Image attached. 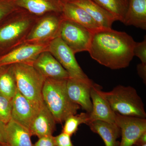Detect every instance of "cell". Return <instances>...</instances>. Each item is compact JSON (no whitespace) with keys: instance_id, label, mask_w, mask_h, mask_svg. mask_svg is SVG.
Listing matches in <instances>:
<instances>
[{"instance_id":"1","label":"cell","mask_w":146,"mask_h":146,"mask_svg":"<svg viewBox=\"0 0 146 146\" xmlns=\"http://www.w3.org/2000/svg\"><path fill=\"white\" fill-rule=\"evenodd\" d=\"M135 42L125 32L102 29L93 33L88 52L101 65L119 70L129 65L134 56Z\"/></svg>"},{"instance_id":"2","label":"cell","mask_w":146,"mask_h":146,"mask_svg":"<svg viewBox=\"0 0 146 146\" xmlns=\"http://www.w3.org/2000/svg\"><path fill=\"white\" fill-rule=\"evenodd\" d=\"M38 17L19 8L0 22V56L25 43Z\"/></svg>"},{"instance_id":"3","label":"cell","mask_w":146,"mask_h":146,"mask_svg":"<svg viewBox=\"0 0 146 146\" xmlns=\"http://www.w3.org/2000/svg\"><path fill=\"white\" fill-rule=\"evenodd\" d=\"M67 80L46 79L42 89L43 101L56 122L60 123L64 122L69 116L77 114L80 108L68 96Z\"/></svg>"},{"instance_id":"4","label":"cell","mask_w":146,"mask_h":146,"mask_svg":"<svg viewBox=\"0 0 146 146\" xmlns=\"http://www.w3.org/2000/svg\"><path fill=\"white\" fill-rule=\"evenodd\" d=\"M101 93L116 113L146 119L143 102L136 89L132 86L119 85L109 92L102 90Z\"/></svg>"},{"instance_id":"5","label":"cell","mask_w":146,"mask_h":146,"mask_svg":"<svg viewBox=\"0 0 146 146\" xmlns=\"http://www.w3.org/2000/svg\"><path fill=\"white\" fill-rule=\"evenodd\" d=\"M12 65L17 90L38 110L43 101L42 89L46 79L32 65Z\"/></svg>"},{"instance_id":"6","label":"cell","mask_w":146,"mask_h":146,"mask_svg":"<svg viewBox=\"0 0 146 146\" xmlns=\"http://www.w3.org/2000/svg\"><path fill=\"white\" fill-rule=\"evenodd\" d=\"M63 20L62 13L50 12L38 17L25 42L35 44L48 45L59 37Z\"/></svg>"},{"instance_id":"7","label":"cell","mask_w":146,"mask_h":146,"mask_svg":"<svg viewBox=\"0 0 146 146\" xmlns=\"http://www.w3.org/2000/svg\"><path fill=\"white\" fill-rule=\"evenodd\" d=\"M93 33L78 24L63 18L59 37L76 54L88 52Z\"/></svg>"},{"instance_id":"8","label":"cell","mask_w":146,"mask_h":146,"mask_svg":"<svg viewBox=\"0 0 146 146\" xmlns=\"http://www.w3.org/2000/svg\"><path fill=\"white\" fill-rule=\"evenodd\" d=\"M48 51L67 71L70 78L83 80L89 78L78 63L75 54L60 37L49 44Z\"/></svg>"},{"instance_id":"9","label":"cell","mask_w":146,"mask_h":146,"mask_svg":"<svg viewBox=\"0 0 146 146\" xmlns=\"http://www.w3.org/2000/svg\"><path fill=\"white\" fill-rule=\"evenodd\" d=\"M115 123L119 127L121 140L118 146H134L146 131L145 118L123 116L116 113Z\"/></svg>"},{"instance_id":"10","label":"cell","mask_w":146,"mask_h":146,"mask_svg":"<svg viewBox=\"0 0 146 146\" xmlns=\"http://www.w3.org/2000/svg\"><path fill=\"white\" fill-rule=\"evenodd\" d=\"M48 45L25 42L5 54L0 56V66L16 63L32 65L41 53L48 51Z\"/></svg>"},{"instance_id":"11","label":"cell","mask_w":146,"mask_h":146,"mask_svg":"<svg viewBox=\"0 0 146 146\" xmlns=\"http://www.w3.org/2000/svg\"><path fill=\"white\" fill-rule=\"evenodd\" d=\"M94 84L89 78L83 80L69 78L67 80V90L69 98L73 102L78 105L89 114L92 110L91 90Z\"/></svg>"},{"instance_id":"12","label":"cell","mask_w":146,"mask_h":146,"mask_svg":"<svg viewBox=\"0 0 146 146\" xmlns=\"http://www.w3.org/2000/svg\"><path fill=\"white\" fill-rule=\"evenodd\" d=\"M102 86L94 83L91 90L92 110L89 114V123L100 120L107 122L115 123L116 112H114L108 102L102 95Z\"/></svg>"},{"instance_id":"13","label":"cell","mask_w":146,"mask_h":146,"mask_svg":"<svg viewBox=\"0 0 146 146\" xmlns=\"http://www.w3.org/2000/svg\"><path fill=\"white\" fill-rule=\"evenodd\" d=\"M32 65L45 79L67 80L70 78L67 71L48 51L41 53Z\"/></svg>"},{"instance_id":"14","label":"cell","mask_w":146,"mask_h":146,"mask_svg":"<svg viewBox=\"0 0 146 146\" xmlns=\"http://www.w3.org/2000/svg\"><path fill=\"white\" fill-rule=\"evenodd\" d=\"M38 110L17 90L12 99L11 119L29 131Z\"/></svg>"},{"instance_id":"15","label":"cell","mask_w":146,"mask_h":146,"mask_svg":"<svg viewBox=\"0 0 146 146\" xmlns=\"http://www.w3.org/2000/svg\"><path fill=\"white\" fill-rule=\"evenodd\" d=\"M56 121L44 101L40 104L38 112L29 129L31 136L38 138L52 136L56 129Z\"/></svg>"},{"instance_id":"16","label":"cell","mask_w":146,"mask_h":146,"mask_svg":"<svg viewBox=\"0 0 146 146\" xmlns=\"http://www.w3.org/2000/svg\"><path fill=\"white\" fill-rule=\"evenodd\" d=\"M16 5L34 16L39 17L50 12L62 13L63 0H15Z\"/></svg>"},{"instance_id":"17","label":"cell","mask_w":146,"mask_h":146,"mask_svg":"<svg viewBox=\"0 0 146 146\" xmlns=\"http://www.w3.org/2000/svg\"><path fill=\"white\" fill-rule=\"evenodd\" d=\"M62 14L64 19L78 24L93 33L103 29L83 8L73 3H65Z\"/></svg>"},{"instance_id":"18","label":"cell","mask_w":146,"mask_h":146,"mask_svg":"<svg viewBox=\"0 0 146 146\" xmlns=\"http://www.w3.org/2000/svg\"><path fill=\"white\" fill-rule=\"evenodd\" d=\"M71 3L83 8L102 29L112 28V24L117 21L115 16L92 0H78Z\"/></svg>"},{"instance_id":"19","label":"cell","mask_w":146,"mask_h":146,"mask_svg":"<svg viewBox=\"0 0 146 146\" xmlns=\"http://www.w3.org/2000/svg\"><path fill=\"white\" fill-rule=\"evenodd\" d=\"M123 23L146 29V0H129Z\"/></svg>"},{"instance_id":"20","label":"cell","mask_w":146,"mask_h":146,"mask_svg":"<svg viewBox=\"0 0 146 146\" xmlns=\"http://www.w3.org/2000/svg\"><path fill=\"white\" fill-rule=\"evenodd\" d=\"M87 125L93 132L100 136L105 146H119L117 139L121 135V131L115 123L96 120L89 123Z\"/></svg>"},{"instance_id":"21","label":"cell","mask_w":146,"mask_h":146,"mask_svg":"<svg viewBox=\"0 0 146 146\" xmlns=\"http://www.w3.org/2000/svg\"><path fill=\"white\" fill-rule=\"evenodd\" d=\"M6 143L3 146H33L29 131L12 119L6 125Z\"/></svg>"},{"instance_id":"22","label":"cell","mask_w":146,"mask_h":146,"mask_svg":"<svg viewBox=\"0 0 146 146\" xmlns=\"http://www.w3.org/2000/svg\"><path fill=\"white\" fill-rule=\"evenodd\" d=\"M17 90L12 65L0 66V93L12 100Z\"/></svg>"},{"instance_id":"23","label":"cell","mask_w":146,"mask_h":146,"mask_svg":"<svg viewBox=\"0 0 146 146\" xmlns=\"http://www.w3.org/2000/svg\"><path fill=\"white\" fill-rule=\"evenodd\" d=\"M115 16L117 21L123 23L127 5L125 0H92Z\"/></svg>"},{"instance_id":"24","label":"cell","mask_w":146,"mask_h":146,"mask_svg":"<svg viewBox=\"0 0 146 146\" xmlns=\"http://www.w3.org/2000/svg\"><path fill=\"white\" fill-rule=\"evenodd\" d=\"M89 117V114L87 112H81L69 116L64 121L62 132L72 136L77 131L79 126L88 123Z\"/></svg>"},{"instance_id":"25","label":"cell","mask_w":146,"mask_h":146,"mask_svg":"<svg viewBox=\"0 0 146 146\" xmlns=\"http://www.w3.org/2000/svg\"><path fill=\"white\" fill-rule=\"evenodd\" d=\"M12 100L0 93V120L6 125L11 119Z\"/></svg>"},{"instance_id":"26","label":"cell","mask_w":146,"mask_h":146,"mask_svg":"<svg viewBox=\"0 0 146 146\" xmlns=\"http://www.w3.org/2000/svg\"><path fill=\"white\" fill-rule=\"evenodd\" d=\"M18 8L15 0H0V22Z\"/></svg>"},{"instance_id":"27","label":"cell","mask_w":146,"mask_h":146,"mask_svg":"<svg viewBox=\"0 0 146 146\" xmlns=\"http://www.w3.org/2000/svg\"><path fill=\"white\" fill-rule=\"evenodd\" d=\"M134 56L139 58L141 63L146 64V38L145 36L143 41L140 42H135L133 49Z\"/></svg>"},{"instance_id":"28","label":"cell","mask_w":146,"mask_h":146,"mask_svg":"<svg viewBox=\"0 0 146 146\" xmlns=\"http://www.w3.org/2000/svg\"><path fill=\"white\" fill-rule=\"evenodd\" d=\"M56 146H74L71 136L62 132L57 136H54Z\"/></svg>"},{"instance_id":"29","label":"cell","mask_w":146,"mask_h":146,"mask_svg":"<svg viewBox=\"0 0 146 146\" xmlns=\"http://www.w3.org/2000/svg\"><path fill=\"white\" fill-rule=\"evenodd\" d=\"M33 146H56L54 136H45L39 138Z\"/></svg>"},{"instance_id":"30","label":"cell","mask_w":146,"mask_h":146,"mask_svg":"<svg viewBox=\"0 0 146 146\" xmlns=\"http://www.w3.org/2000/svg\"><path fill=\"white\" fill-rule=\"evenodd\" d=\"M6 143V125L0 120V144L3 146Z\"/></svg>"},{"instance_id":"31","label":"cell","mask_w":146,"mask_h":146,"mask_svg":"<svg viewBox=\"0 0 146 146\" xmlns=\"http://www.w3.org/2000/svg\"><path fill=\"white\" fill-rule=\"evenodd\" d=\"M137 70L138 75L146 83V64L141 63L138 64L137 66Z\"/></svg>"},{"instance_id":"32","label":"cell","mask_w":146,"mask_h":146,"mask_svg":"<svg viewBox=\"0 0 146 146\" xmlns=\"http://www.w3.org/2000/svg\"><path fill=\"white\" fill-rule=\"evenodd\" d=\"M145 144H146V131L143 133L139 137L135 145H142Z\"/></svg>"},{"instance_id":"33","label":"cell","mask_w":146,"mask_h":146,"mask_svg":"<svg viewBox=\"0 0 146 146\" xmlns=\"http://www.w3.org/2000/svg\"><path fill=\"white\" fill-rule=\"evenodd\" d=\"M63 2L65 3H74V2L78 0H63Z\"/></svg>"},{"instance_id":"34","label":"cell","mask_w":146,"mask_h":146,"mask_svg":"<svg viewBox=\"0 0 146 146\" xmlns=\"http://www.w3.org/2000/svg\"><path fill=\"white\" fill-rule=\"evenodd\" d=\"M125 3H126V4L127 5L128 3L129 0H125Z\"/></svg>"},{"instance_id":"35","label":"cell","mask_w":146,"mask_h":146,"mask_svg":"<svg viewBox=\"0 0 146 146\" xmlns=\"http://www.w3.org/2000/svg\"><path fill=\"white\" fill-rule=\"evenodd\" d=\"M136 146H146V144H145V145H139V146L136 145Z\"/></svg>"},{"instance_id":"36","label":"cell","mask_w":146,"mask_h":146,"mask_svg":"<svg viewBox=\"0 0 146 146\" xmlns=\"http://www.w3.org/2000/svg\"><path fill=\"white\" fill-rule=\"evenodd\" d=\"M0 146H3L2 145H1V144H0Z\"/></svg>"}]
</instances>
